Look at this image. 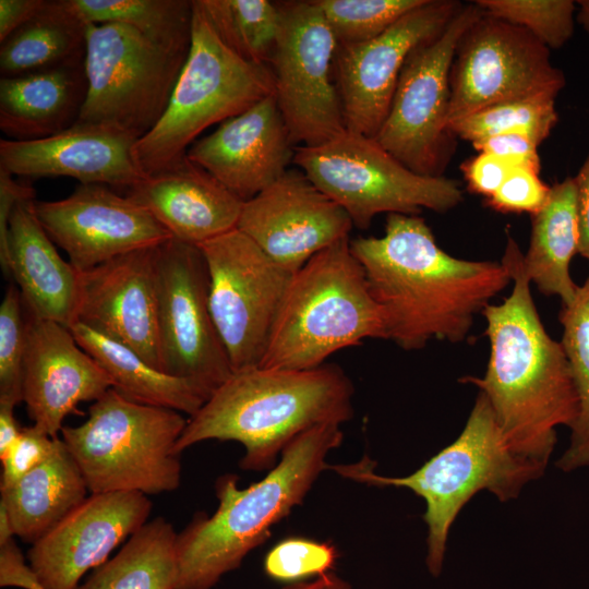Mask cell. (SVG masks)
<instances>
[{"label":"cell","mask_w":589,"mask_h":589,"mask_svg":"<svg viewBox=\"0 0 589 589\" xmlns=\"http://www.w3.org/2000/svg\"><path fill=\"white\" fill-rule=\"evenodd\" d=\"M292 163L360 229L381 213H445L462 201L457 181L418 175L374 137L347 129L321 145L297 146Z\"/></svg>","instance_id":"9c48e42d"},{"label":"cell","mask_w":589,"mask_h":589,"mask_svg":"<svg viewBox=\"0 0 589 589\" xmlns=\"http://www.w3.org/2000/svg\"><path fill=\"white\" fill-rule=\"evenodd\" d=\"M482 15L474 3L462 4L446 27L408 56L377 143L411 171L442 177L455 152L448 130L449 74L456 46Z\"/></svg>","instance_id":"8fae6325"},{"label":"cell","mask_w":589,"mask_h":589,"mask_svg":"<svg viewBox=\"0 0 589 589\" xmlns=\"http://www.w3.org/2000/svg\"><path fill=\"white\" fill-rule=\"evenodd\" d=\"M350 248L381 310L386 339L405 350L433 339L465 340L474 316L512 280L502 263L446 253L418 215L388 214L382 237L350 240Z\"/></svg>","instance_id":"6da1fadb"},{"label":"cell","mask_w":589,"mask_h":589,"mask_svg":"<svg viewBox=\"0 0 589 589\" xmlns=\"http://www.w3.org/2000/svg\"><path fill=\"white\" fill-rule=\"evenodd\" d=\"M556 98L537 97L495 104L448 124L449 132L469 142L484 137L519 133L539 145L558 122Z\"/></svg>","instance_id":"e575fe53"},{"label":"cell","mask_w":589,"mask_h":589,"mask_svg":"<svg viewBox=\"0 0 589 589\" xmlns=\"http://www.w3.org/2000/svg\"><path fill=\"white\" fill-rule=\"evenodd\" d=\"M209 279L197 245L169 239L158 247V334L163 371L209 396L233 373L208 301Z\"/></svg>","instance_id":"9a60e30c"},{"label":"cell","mask_w":589,"mask_h":589,"mask_svg":"<svg viewBox=\"0 0 589 589\" xmlns=\"http://www.w3.org/2000/svg\"><path fill=\"white\" fill-rule=\"evenodd\" d=\"M112 381L75 340L70 328L26 313L23 401L34 424L58 437L63 420L83 401H95Z\"/></svg>","instance_id":"44dd1931"},{"label":"cell","mask_w":589,"mask_h":589,"mask_svg":"<svg viewBox=\"0 0 589 589\" xmlns=\"http://www.w3.org/2000/svg\"><path fill=\"white\" fill-rule=\"evenodd\" d=\"M11 519L5 506L0 503V545L9 542L14 537Z\"/></svg>","instance_id":"f907efd6"},{"label":"cell","mask_w":589,"mask_h":589,"mask_svg":"<svg viewBox=\"0 0 589 589\" xmlns=\"http://www.w3.org/2000/svg\"><path fill=\"white\" fill-rule=\"evenodd\" d=\"M0 491L14 534L33 544L87 497L88 488L61 438L47 460Z\"/></svg>","instance_id":"4316f807"},{"label":"cell","mask_w":589,"mask_h":589,"mask_svg":"<svg viewBox=\"0 0 589 589\" xmlns=\"http://www.w3.org/2000/svg\"><path fill=\"white\" fill-rule=\"evenodd\" d=\"M368 338L386 339L383 317L346 238L293 273L259 366L314 369Z\"/></svg>","instance_id":"8992f818"},{"label":"cell","mask_w":589,"mask_h":589,"mask_svg":"<svg viewBox=\"0 0 589 589\" xmlns=\"http://www.w3.org/2000/svg\"><path fill=\"white\" fill-rule=\"evenodd\" d=\"M461 7L454 0H424L377 37L337 46L336 86L347 130L375 137L408 56L438 35Z\"/></svg>","instance_id":"2e32d148"},{"label":"cell","mask_w":589,"mask_h":589,"mask_svg":"<svg viewBox=\"0 0 589 589\" xmlns=\"http://www.w3.org/2000/svg\"><path fill=\"white\" fill-rule=\"evenodd\" d=\"M274 95L269 65L244 60L219 38L193 0L191 47L168 107L134 145L135 160L152 175L185 155L208 127Z\"/></svg>","instance_id":"ba28073f"},{"label":"cell","mask_w":589,"mask_h":589,"mask_svg":"<svg viewBox=\"0 0 589 589\" xmlns=\"http://www.w3.org/2000/svg\"><path fill=\"white\" fill-rule=\"evenodd\" d=\"M342 438L340 424H318L296 436L261 481L239 489L237 476L220 477L215 484L216 512L195 515L177 534V589H212L237 569L265 542L272 526L302 504L321 472L329 468L326 456Z\"/></svg>","instance_id":"277c9868"},{"label":"cell","mask_w":589,"mask_h":589,"mask_svg":"<svg viewBox=\"0 0 589 589\" xmlns=\"http://www.w3.org/2000/svg\"><path fill=\"white\" fill-rule=\"evenodd\" d=\"M34 206L49 238L79 273L172 239L145 208L104 184H80L65 199L35 200Z\"/></svg>","instance_id":"e0dca14e"},{"label":"cell","mask_w":589,"mask_h":589,"mask_svg":"<svg viewBox=\"0 0 589 589\" xmlns=\"http://www.w3.org/2000/svg\"><path fill=\"white\" fill-rule=\"evenodd\" d=\"M158 247L133 251L80 273L76 322L128 346L163 371L158 334Z\"/></svg>","instance_id":"ffe728a7"},{"label":"cell","mask_w":589,"mask_h":589,"mask_svg":"<svg viewBox=\"0 0 589 589\" xmlns=\"http://www.w3.org/2000/svg\"><path fill=\"white\" fill-rule=\"evenodd\" d=\"M449 85L448 124L500 103L556 98L566 77L530 33L482 12L456 46Z\"/></svg>","instance_id":"4fadbf2b"},{"label":"cell","mask_w":589,"mask_h":589,"mask_svg":"<svg viewBox=\"0 0 589 589\" xmlns=\"http://www.w3.org/2000/svg\"><path fill=\"white\" fill-rule=\"evenodd\" d=\"M14 405L0 402V460L11 450L22 433L14 416Z\"/></svg>","instance_id":"c3c4849f"},{"label":"cell","mask_w":589,"mask_h":589,"mask_svg":"<svg viewBox=\"0 0 589 589\" xmlns=\"http://www.w3.org/2000/svg\"><path fill=\"white\" fill-rule=\"evenodd\" d=\"M187 58L125 24H88L87 94L77 122L141 139L164 116Z\"/></svg>","instance_id":"30bf717a"},{"label":"cell","mask_w":589,"mask_h":589,"mask_svg":"<svg viewBox=\"0 0 589 589\" xmlns=\"http://www.w3.org/2000/svg\"><path fill=\"white\" fill-rule=\"evenodd\" d=\"M221 41L250 62L267 64L281 27L279 4L268 0H196Z\"/></svg>","instance_id":"d6a6232c"},{"label":"cell","mask_w":589,"mask_h":589,"mask_svg":"<svg viewBox=\"0 0 589 589\" xmlns=\"http://www.w3.org/2000/svg\"><path fill=\"white\" fill-rule=\"evenodd\" d=\"M483 14L524 28L549 49L573 36L577 4L573 0H477Z\"/></svg>","instance_id":"d590c367"},{"label":"cell","mask_w":589,"mask_h":589,"mask_svg":"<svg viewBox=\"0 0 589 589\" xmlns=\"http://www.w3.org/2000/svg\"><path fill=\"white\" fill-rule=\"evenodd\" d=\"M77 344L108 373L112 388L129 400L194 416L211 397L196 383L163 372L128 346L76 322Z\"/></svg>","instance_id":"f1b7e54d"},{"label":"cell","mask_w":589,"mask_h":589,"mask_svg":"<svg viewBox=\"0 0 589 589\" xmlns=\"http://www.w3.org/2000/svg\"><path fill=\"white\" fill-rule=\"evenodd\" d=\"M562 346L569 362L578 397V416L574 422L570 444L556 467L570 472L589 466V278L579 286L575 299L562 305Z\"/></svg>","instance_id":"836d02e7"},{"label":"cell","mask_w":589,"mask_h":589,"mask_svg":"<svg viewBox=\"0 0 589 589\" xmlns=\"http://www.w3.org/2000/svg\"><path fill=\"white\" fill-rule=\"evenodd\" d=\"M338 558L329 542L305 538H288L274 545L264 558L265 574L277 581L293 584L330 573Z\"/></svg>","instance_id":"f35d334b"},{"label":"cell","mask_w":589,"mask_h":589,"mask_svg":"<svg viewBox=\"0 0 589 589\" xmlns=\"http://www.w3.org/2000/svg\"><path fill=\"white\" fill-rule=\"evenodd\" d=\"M0 586L43 589L32 567L26 565L14 539L0 545Z\"/></svg>","instance_id":"f6af8a7d"},{"label":"cell","mask_w":589,"mask_h":589,"mask_svg":"<svg viewBox=\"0 0 589 589\" xmlns=\"http://www.w3.org/2000/svg\"><path fill=\"white\" fill-rule=\"evenodd\" d=\"M16 285H10L0 305V402L16 406L23 401V363L26 347V318Z\"/></svg>","instance_id":"74e56055"},{"label":"cell","mask_w":589,"mask_h":589,"mask_svg":"<svg viewBox=\"0 0 589 589\" xmlns=\"http://www.w3.org/2000/svg\"><path fill=\"white\" fill-rule=\"evenodd\" d=\"M338 45L371 40L424 0H314Z\"/></svg>","instance_id":"8d00e7d4"},{"label":"cell","mask_w":589,"mask_h":589,"mask_svg":"<svg viewBox=\"0 0 589 589\" xmlns=\"http://www.w3.org/2000/svg\"><path fill=\"white\" fill-rule=\"evenodd\" d=\"M187 423L179 411L139 404L110 388L93 401L83 423L62 428L61 438L92 494L153 495L180 485L175 445Z\"/></svg>","instance_id":"52a82bcc"},{"label":"cell","mask_w":589,"mask_h":589,"mask_svg":"<svg viewBox=\"0 0 589 589\" xmlns=\"http://www.w3.org/2000/svg\"><path fill=\"white\" fill-rule=\"evenodd\" d=\"M573 178L577 192L578 253L589 262V152Z\"/></svg>","instance_id":"7dc6e473"},{"label":"cell","mask_w":589,"mask_h":589,"mask_svg":"<svg viewBox=\"0 0 589 589\" xmlns=\"http://www.w3.org/2000/svg\"><path fill=\"white\" fill-rule=\"evenodd\" d=\"M87 24H125L156 45L189 55L193 0H68Z\"/></svg>","instance_id":"1f68e13d"},{"label":"cell","mask_w":589,"mask_h":589,"mask_svg":"<svg viewBox=\"0 0 589 589\" xmlns=\"http://www.w3.org/2000/svg\"><path fill=\"white\" fill-rule=\"evenodd\" d=\"M578 245L576 185L573 177H566L551 187L543 207L531 215L529 248L522 256L530 281L541 293L560 297L563 305L575 299L579 288L569 273Z\"/></svg>","instance_id":"83f0119b"},{"label":"cell","mask_w":589,"mask_h":589,"mask_svg":"<svg viewBox=\"0 0 589 589\" xmlns=\"http://www.w3.org/2000/svg\"><path fill=\"white\" fill-rule=\"evenodd\" d=\"M87 26L68 0H47L1 43V77L84 63Z\"/></svg>","instance_id":"f546056e"},{"label":"cell","mask_w":589,"mask_h":589,"mask_svg":"<svg viewBox=\"0 0 589 589\" xmlns=\"http://www.w3.org/2000/svg\"><path fill=\"white\" fill-rule=\"evenodd\" d=\"M177 534L163 517L147 521L76 589H177Z\"/></svg>","instance_id":"4dcf8cb0"},{"label":"cell","mask_w":589,"mask_h":589,"mask_svg":"<svg viewBox=\"0 0 589 589\" xmlns=\"http://www.w3.org/2000/svg\"><path fill=\"white\" fill-rule=\"evenodd\" d=\"M478 153L500 157L513 167H528L540 172V146L531 137L519 133L498 134L472 142Z\"/></svg>","instance_id":"b9f144b4"},{"label":"cell","mask_w":589,"mask_h":589,"mask_svg":"<svg viewBox=\"0 0 589 589\" xmlns=\"http://www.w3.org/2000/svg\"><path fill=\"white\" fill-rule=\"evenodd\" d=\"M283 589H352L350 584L334 573L317 577L310 582L289 584Z\"/></svg>","instance_id":"681fc988"},{"label":"cell","mask_w":589,"mask_h":589,"mask_svg":"<svg viewBox=\"0 0 589 589\" xmlns=\"http://www.w3.org/2000/svg\"><path fill=\"white\" fill-rule=\"evenodd\" d=\"M153 504L140 492L87 496L27 552L43 589H76L89 570L147 522Z\"/></svg>","instance_id":"d6986e66"},{"label":"cell","mask_w":589,"mask_h":589,"mask_svg":"<svg viewBox=\"0 0 589 589\" xmlns=\"http://www.w3.org/2000/svg\"><path fill=\"white\" fill-rule=\"evenodd\" d=\"M61 442L51 437L35 424L24 426L9 454L1 460L0 490L16 483L28 472L47 460Z\"/></svg>","instance_id":"60d3db41"},{"label":"cell","mask_w":589,"mask_h":589,"mask_svg":"<svg viewBox=\"0 0 589 589\" xmlns=\"http://www.w3.org/2000/svg\"><path fill=\"white\" fill-rule=\"evenodd\" d=\"M11 173L0 169V264L5 269L8 255V232L11 213L16 203L26 197H35L34 189L13 178Z\"/></svg>","instance_id":"ee69618b"},{"label":"cell","mask_w":589,"mask_h":589,"mask_svg":"<svg viewBox=\"0 0 589 589\" xmlns=\"http://www.w3.org/2000/svg\"><path fill=\"white\" fill-rule=\"evenodd\" d=\"M353 385L335 364L308 370L253 366L231 374L188 419L175 452L207 440L237 441L243 470L273 469L302 432L353 414Z\"/></svg>","instance_id":"3957f363"},{"label":"cell","mask_w":589,"mask_h":589,"mask_svg":"<svg viewBox=\"0 0 589 589\" xmlns=\"http://www.w3.org/2000/svg\"><path fill=\"white\" fill-rule=\"evenodd\" d=\"M87 94L85 64L0 77L4 139L35 141L74 125Z\"/></svg>","instance_id":"484cf974"},{"label":"cell","mask_w":589,"mask_h":589,"mask_svg":"<svg viewBox=\"0 0 589 589\" xmlns=\"http://www.w3.org/2000/svg\"><path fill=\"white\" fill-rule=\"evenodd\" d=\"M137 139L112 127L76 122L35 141L0 140V169L37 179L70 177L80 184L128 190L145 176L134 157Z\"/></svg>","instance_id":"603a6c76"},{"label":"cell","mask_w":589,"mask_h":589,"mask_svg":"<svg viewBox=\"0 0 589 589\" xmlns=\"http://www.w3.org/2000/svg\"><path fill=\"white\" fill-rule=\"evenodd\" d=\"M373 466L365 456L359 462L329 468L370 485L406 488L424 500L425 564L434 577L442 572L452 525L478 492L486 490L501 502H507L516 498L528 482L539 479L546 468L509 447L481 392L458 437L414 472L399 478L384 477L375 473Z\"/></svg>","instance_id":"5b68a950"},{"label":"cell","mask_w":589,"mask_h":589,"mask_svg":"<svg viewBox=\"0 0 589 589\" xmlns=\"http://www.w3.org/2000/svg\"><path fill=\"white\" fill-rule=\"evenodd\" d=\"M522 256L508 237L501 263L514 281L513 290L502 303L482 311L491 347L486 371L460 382L485 395L516 454L546 466L556 443L555 428H572L579 406L565 350L540 320Z\"/></svg>","instance_id":"7a4b0ae2"},{"label":"cell","mask_w":589,"mask_h":589,"mask_svg":"<svg viewBox=\"0 0 589 589\" xmlns=\"http://www.w3.org/2000/svg\"><path fill=\"white\" fill-rule=\"evenodd\" d=\"M576 21L582 26L589 35V0H578Z\"/></svg>","instance_id":"816d5d0a"},{"label":"cell","mask_w":589,"mask_h":589,"mask_svg":"<svg viewBox=\"0 0 589 589\" xmlns=\"http://www.w3.org/2000/svg\"><path fill=\"white\" fill-rule=\"evenodd\" d=\"M171 237L199 245L237 228L243 202L185 155L128 190Z\"/></svg>","instance_id":"cb8c5ba5"},{"label":"cell","mask_w":589,"mask_h":589,"mask_svg":"<svg viewBox=\"0 0 589 589\" xmlns=\"http://www.w3.org/2000/svg\"><path fill=\"white\" fill-rule=\"evenodd\" d=\"M281 27L268 63L274 97L294 146L321 145L346 130L330 71L336 38L314 0L279 4Z\"/></svg>","instance_id":"5bb4252c"},{"label":"cell","mask_w":589,"mask_h":589,"mask_svg":"<svg viewBox=\"0 0 589 589\" xmlns=\"http://www.w3.org/2000/svg\"><path fill=\"white\" fill-rule=\"evenodd\" d=\"M47 0H0V44L35 16Z\"/></svg>","instance_id":"bcb514c9"},{"label":"cell","mask_w":589,"mask_h":589,"mask_svg":"<svg viewBox=\"0 0 589 589\" xmlns=\"http://www.w3.org/2000/svg\"><path fill=\"white\" fill-rule=\"evenodd\" d=\"M353 224L303 171L287 170L243 202L237 229L274 262L296 273L311 257L349 238Z\"/></svg>","instance_id":"ac0fdd59"},{"label":"cell","mask_w":589,"mask_h":589,"mask_svg":"<svg viewBox=\"0 0 589 589\" xmlns=\"http://www.w3.org/2000/svg\"><path fill=\"white\" fill-rule=\"evenodd\" d=\"M296 146L274 95L219 127L187 151L202 167L242 202L265 190L293 161Z\"/></svg>","instance_id":"7402d4cb"},{"label":"cell","mask_w":589,"mask_h":589,"mask_svg":"<svg viewBox=\"0 0 589 589\" xmlns=\"http://www.w3.org/2000/svg\"><path fill=\"white\" fill-rule=\"evenodd\" d=\"M551 187L544 183L540 172L528 167H514L500 189L485 200L486 206L500 213L539 212L548 201Z\"/></svg>","instance_id":"ab89813d"},{"label":"cell","mask_w":589,"mask_h":589,"mask_svg":"<svg viewBox=\"0 0 589 589\" xmlns=\"http://www.w3.org/2000/svg\"><path fill=\"white\" fill-rule=\"evenodd\" d=\"M35 197L14 206L8 232L4 276H12L32 316L68 328L76 323L80 273L58 253L35 212Z\"/></svg>","instance_id":"d4e9b609"},{"label":"cell","mask_w":589,"mask_h":589,"mask_svg":"<svg viewBox=\"0 0 589 589\" xmlns=\"http://www.w3.org/2000/svg\"><path fill=\"white\" fill-rule=\"evenodd\" d=\"M197 247L208 273L211 313L232 372L259 366L293 273L237 228Z\"/></svg>","instance_id":"7c38bea8"},{"label":"cell","mask_w":589,"mask_h":589,"mask_svg":"<svg viewBox=\"0 0 589 589\" xmlns=\"http://www.w3.org/2000/svg\"><path fill=\"white\" fill-rule=\"evenodd\" d=\"M514 167L497 156L478 153L460 166L469 191L491 197Z\"/></svg>","instance_id":"7bdbcfd3"}]
</instances>
